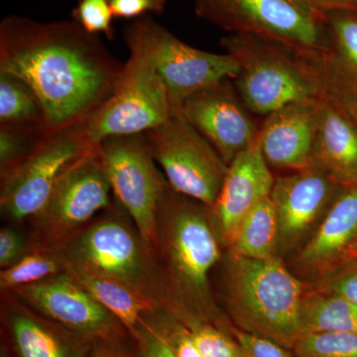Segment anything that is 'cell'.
<instances>
[{"instance_id": "cell-27", "label": "cell", "mask_w": 357, "mask_h": 357, "mask_svg": "<svg viewBox=\"0 0 357 357\" xmlns=\"http://www.w3.org/2000/svg\"><path fill=\"white\" fill-rule=\"evenodd\" d=\"M292 351L295 357H357V333H307Z\"/></svg>"}, {"instance_id": "cell-22", "label": "cell", "mask_w": 357, "mask_h": 357, "mask_svg": "<svg viewBox=\"0 0 357 357\" xmlns=\"http://www.w3.org/2000/svg\"><path fill=\"white\" fill-rule=\"evenodd\" d=\"M328 51L319 60L345 84L357 91V11L335 10L323 14Z\"/></svg>"}, {"instance_id": "cell-32", "label": "cell", "mask_w": 357, "mask_h": 357, "mask_svg": "<svg viewBox=\"0 0 357 357\" xmlns=\"http://www.w3.org/2000/svg\"><path fill=\"white\" fill-rule=\"evenodd\" d=\"M155 318L165 333L167 340L175 357H203L199 352L191 331L182 321L169 314L162 307L154 310Z\"/></svg>"}, {"instance_id": "cell-9", "label": "cell", "mask_w": 357, "mask_h": 357, "mask_svg": "<svg viewBox=\"0 0 357 357\" xmlns=\"http://www.w3.org/2000/svg\"><path fill=\"white\" fill-rule=\"evenodd\" d=\"M112 194L96 145L63 174L43 208L28 222L33 249L69 241L112 206Z\"/></svg>"}, {"instance_id": "cell-1", "label": "cell", "mask_w": 357, "mask_h": 357, "mask_svg": "<svg viewBox=\"0 0 357 357\" xmlns=\"http://www.w3.org/2000/svg\"><path fill=\"white\" fill-rule=\"evenodd\" d=\"M122 69L98 35L75 20L9 15L0 22V72L33 89L49 133L86 121L114 93Z\"/></svg>"}, {"instance_id": "cell-36", "label": "cell", "mask_w": 357, "mask_h": 357, "mask_svg": "<svg viewBox=\"0 0 357 357\" xmlns=\"http://www.w3.org/2000/svg\"><path fill=\"white\" fill-rule=\"evenodd\" d=\"M166 4V0H110L114 17L123 20L140 18L149 13H163Z\"/></svg>"}, {"instance_id": "cell-33", "label": "cell", "mask_w": 357, "mask_h": 357, "mask_svg": "<svg viewBox=\"0 0 357 357\" xmlns=\"http://www.w3.org/2000/svg\"><path fill=\"white\" fill-rule=\"evenodd\" d=\"M229 333L238 344L243 357H295L292 351L269 338L244 332L234 326Z\"/></svg>"}, {"instance_id": "cell-19", "label": "cell", "mask_w": 357, "mask_h": 357, "mask_svg": "<svg viewBox=\"0 0 357 357\" xmlns=\"http://www.w3.org/2000/svg\"><path fill=\"white\" fill-rule=\"evenodd\" d=\"M314 159L338 185H357V124L328 96L319 105Z\"/></svg>"}, {"instance_id": "cell-34", "label": "cell", "mask_w": 357, "mask_h": 357, "mask_svg": "<svg viewBox=\"0 0 357 357\" xmlns=\"http://www.w3.org/2000/svg\"><path fill=\"white\" fill-rule=\"evenodd\" d=\"M33 250L31 241L13 227L0 229V267L6 269L20 261Z\"/></svg>"}, {"instance_id": "cell-21", "label": "cell", "mask_w": 357, "mask_h": 357, "mask_svg": "<svg viewBox=\"0 0 357 357\" xmlns=\"http://www.w3.org/2000/svg\"><path fill=\"white\" fill-rule=\"evenodd\" d=\"M63 261L66 273L72 276L91 297L114 314L130 337H133L137 331L144 314L160 307L119 282L91 271L65 258H63Z\"/></svg>"}, {"instance_id": "cell-3", "label": "cell", "mask_w": 357, "mask_h": 357, "mask_svg": "<svg viewBox=\"0 0 357 357\" xmlns=\"http://www.w3.org/2000/svg\"><path fill=\"white\" fill-rule=\"evenodd\" d=\"M227 284L234 326L292 351L302 337L304 286L280 260L248 259L230 253Z\"/></svg>"}, {"instance_id": "cell-18", "label": "cell", "mask_w": 357, "mask_h": 357, "mask_svg": "<svg viewBox=\"0 0 357 357\" xmlns=\"http://www.w3.org/2000/svg\"><path fill=\"white\" fill-rule=\"evenodd\" d=\"M4 318L15 357L89 356L93 342L45 318L15 298L7 301Z\"/></svg>"}, {"instance_id": "cell-12", "label": "cell", "mask_w": 357, "mask_h": 357, "mask_svg": "<svg viewBox=\"0 0 357 357\" xmlns=\"http://www.w3.org/2000/svg\"><path fill=\"white\" fill-rule=\"evenodd\" d=\"M141 40L165 84L173 114L187 98L225 79H236L238 62L229 54L208 53L184 43L151 16L137 18L128 26Z\"/></svg>"}, {"instance_id": "cell-14", "label": "cell", "mask_w": 357, "mask_h": 357, "mask_svg": "<svg viewBox=\"0 0 357 357\" xmlns=\"http://www.w3.org/2000/svg\"><path fill=\"white\" fill-rule=\"evenodd\" d=\"M178 112L211 143L227 165L255 142L259 131L230 79L194 93Z\"/></svg>"}, {"instance_id": "cell-38", "label": "cell", "mask_w": 357, "mask_h": 357, "mask_svg": "<svg viewBox=\"0 0 357 357\" xmlns=\"http://www.w3.org/2000/svg\"><path fill=\"white\" fill-rule=\"evenodd\" d=\"M289 1L319 15L335 10L357 11V0H289Z\"/></svg>"}, {"instance_id": "cell-8", "label": "cell", "mask_w": 357, "mask_h": 357, "mask_svg": "<svg viewBox=\"0 0 357 357\" xmlns=\"http://www.w3.org/2000/svg\"><path fill=\"white\" fill-rule=\"evenodd\" d=\"M96 146L84 122L45 135L27 158L0 175L1 217L29 222L43 208L63 174Z\"/></svg>"}, {"instance_id": "cell-29", "label": "cell", "mask_w": 357, "mask_h": 357, "mask_svg": "<svg viewBox=\"0 0 357 357\" xmlns=\"http://www.w3.org/2000/svg\"><path fill=\"white\" fill-rule=\"evenodd\" d=\"M44 136L0 126V175L27 158Z\"/></svg>"}, {"instance_id": "cell-24", "label": "cell", "mask_w": 357, "mask_h": 357, "mask_svg": "<svg viewBox=\"0 0 357 357\" xmlns=\"http://www.w3.org/2000/svg\"><path fill=\"white\" fill-rule=\"evenodd\" d=\"M0 126L38 136L49 134L39 98L20 77L0 72Z\"/></svg>"}, {"instance_id": "cell-39", "label": "cell", "mask_w": 357, "mask_h": 357, "mask_svg": "<svg viewBox=\"0 0 357 357\" xmlns=\"http://www.w3.org/2000/svg\"><path fill=\"white\" fill-rule=\"evenodd\" d=\"M330 289L335 295L342 296L357 306V269L338 276L331 284Z\"/></svg>"}, {"instance_id": "cell-13", "label": "cell", "mask_w": 357, "mask_h": 357, "mask_svg": "<svg viewBox=\"0 0 357 357\" xmlns=\"http://www.w3.org/2000/svg\"><path fill=\"white\" fill-rule=\"evenodd\" d=\"M8 294L26 307L89 342L129 335L114 314L66 272L14 289Z\"/></svg>"}, {"instance_id": "cell-10", "label": "cell", "mask_w": 357, "mask_h": 357, "mask_svg": "<svg viewBox=\"0 0 357 357\" xmlns=\"http://www.w3.org/2000/svg\"><path fill=\"white\" fill-rule=\"evenodd\" d=\"M98 149L115 201L153 251L159 203L169 184L146 134L109 136L100 141Z\"/></svg>"}, {"instance_id": "cell-15", "label": "cell", "mask_w": 357, "mask_h": 357, "mask_svg": "<svg viewBox=\"0 0 357 357\" xmlns=\"http://www.w3.org/2000/svg\"><path fill=\"white\" fill-rule=\"evenodd\" d=\"M275 178L263 156L257 138L230 162L229 170L211 208V222L218 238L229 244L244 217L269 198Z\"/></svg>"}, {"instance_id": "cell-2", "label": "cell", "mask_w": 357, "mask_h": 357, "mask_svg": "<svg viewBox=\"0 0 357 357\" xmlns=\"http://www.w3.org/2000/svg\"><path fill=\"white\" fill-rule=\"evenodd\" d=\"M211 208L169 185L157 213L153 255L163 309L185 326L208 323L229 331L211 298L210 275L220 258Z\"/></svg>"}, {"instance_id": "cell-6", "label": "cell", "mask_w": 357, "mask_h": 357, "mask_svg": "<svg viewBox=\"0 0 357 357\" xmlns=\"http://www.w3.org/2000/svg\"><path fill=\"white\" fill-rule=\"evenodd\" d=\"M129 58L114 93L84 122L91 144L109 136L145 133L168 121L173 112L165 84L141 40L124 32Z\"/></svg>"}, {"instance_id": "cell-35", "label": "cell", "mask_w": 357, "mask_h": 357, "mask_svg": "<svg viewBox=\"0 0 357 357\" xmlns=\"http://www.w3.org/2000/svg\"><path fill=\"white\" fill-rule=\"evenodd\" d=\"M319 79L325 89L326 96L342 105L357 124V91L349 88L332 73L319 70Z\"/></svg>"}, {"instance_id": "cell-30", "label": "cell", "mask_w": 357, "mask_h": 357, "mask_svg": "<svg viewBox=\"0 0 357 357\" xmlns=\"http://www.w3.org/2000/svg\"><path fill=\"white\" fill-rule=\"evenodd\" d=\"M72 17L89 34H103L109 40L114 37L110 0H79Z\"/></svg>"}, {"instance_id": "cell-37", "label": "cell", "mask_w": 357, "mask_h": 357, "mask_svg": "<svg viewBox=\"0 0 357 357\" xmlns=\"http://www.w3.org/2000/svg\"><path fill=\"white\" fill-rule=\"evenodd\" d=\"M128 337L96 340L91 345L89 357H138L136 344L132 347L128 342Z\"/></svg>"}, {"instance_id": "cell-20", "label": "cell", "mask_w": 357, "mask_h": 357, "mask_svg": "<svg viewBox=\"0 0 357 357\" xmlns=\"http://www.w3.org/2000/svg\"><path fill=\"white\" fill-rule=\"evenodd\" d=\"M303 248L299 261L312 270H324L347 256L357 243V185L344 187Z\"/></svg>"}, {"instance_id": "cell-16", "label": "cell", "mask_w": 357, "mask_h": 357, "mask_svg": "<svg viewBox=\"0 0 357 357\" xmlns=\"http://www.w3.org/2000/svg\"><path fill=\"white\" fill-rule=\"evenodd\" d=\"M323 98L296 102L268 114L257 140L268 165L298 172L314 166L319 105Z\"/></svg>"}, {"instance_id": "cell-5", "label": "cell", "mask_w": 357, "mask_h": 357, "mask_svg": "<svg viewBox=\"0 0 357 357\" xmlns=\"http://www.w3.org/2000/svg\"><path fill=\"white\" fill-rule=\"evenodd\" d=\"M53 249L65 259L119 282L163 307L153 251L115 199L100 217Z\"/></svg>"}, {"instance_id": "cell-7", "label": "cell", "mask_w": 357, "mask_h": 357, "mask_svg": "<svg viewBox=\"0 0 357 357\" xmlns=\"http://www.w3.org/2000/svg\"><path fill=\"white\" fill-rule=\"evenodd\" d=\"M195 13L231 34L302 52L328 51L323 15L289 0H194Z\"/></svg>"}, {"instance_id": "cell-17", "label": "cell", "mask_w": 357, "mask_h": 357, "mask_svg": "<svg viewBox=\"0 0 357 357\" xmlns=\"http://www.w3.org/2000/svg\"><path fill=\"white\" fill-rule=\"evenodd\" d=\"M337 184L318 167L275 178L270 199L279 225V244L295 243L330 203Z\"/></svg>"}, {"instance_id": "cell-26", "label": "cell", "mask_w": 357, "mask_h": 357, "mask_svg": "<svg viewBox=\"0 0 357 357\" xmlns=\"http://www.w3.org/2000/svg\"><path fill=\"white\" fill-rule=\"evenodd\" d=\"M62 256L55 249L34 248L20 261L0 271V289L9 293L14 289L37 283L64 273Z\"/></svg>"}, {"instance_id": "cell-41", "label": "cell", "mask_w": 357, "mask_h": 357, "mask_svg": "<svg viewBox=\"0 0 357 357\" xmlns=\"http://www.w3.org/2000/svg\"><path fill=\"white\" fill-rule=\"evenodd\" d=\"M0 357H11L10 352L8 351V347L6 344H1L0 347Z\"/></svg>"}, {"instance_id": "cell-23", "label": "cell", "mask_w": 357, "mask_h": 357, "mask_svg": "<svg viewBox=\"0 0 357 357\" xmlns=\"http://www.w3.org/2000/svg\"><path fill=\"white\" fill-rule=\"evenodd\" d=\"M278 245V220L269 197L256 204L244 217L229 246L231 255L267 260L276 257Z\"/></svg>"}, {"instance_id": "cell-4", "label": "cell", "mask_w": 357, "mask_h": 357, "mask_svg": "<svg viewBox=\"0 0 357 357\" xmlns=\"http://www.w3.org/2000/svg\"><path fill=\"white\" fill-rule=\"evenodd\" d=\"M220 44L238 62L234 86L251 114L267 116L293 103L326 98L304 52L250 35L230 34Z\"/></svg>"}, {"instance_id": "cell-40", "label": "cell", "mask_w": 357, "mask_h": 357, "mask_svg": "<svg viewBox=\"0 0 357 357\" xmlns=\"http://www.w3.org/2000/svg\"><path fill=\"white\" fill-rule=\"evenodd\" d=\"M345 257L351 258V259L357 262V243L352 246Z\"/></svg>"}, {"instance_id": "cell-28", "label": "cell", "mask_w": 357, "mask_h": 357, "mask_svg": "<svg viewBox=\"0 0 357 357\" xmlns=\"http://www.w3.org/2000/svg\"><path fill=\"white\" fill-rule=\"evenodd\" d=\"M203 357H243L234 337L213 324L188 326Z\"/></svg>"}, {"instance_id": "cell-31", "label": "cell", "mask_w": 357, "mask_h": 357, "mask_svg": "<svg viewBox=\"0 0 357 357\" xmlns=\"http://www.w3.org/2000/svg\"><path fill=\"white\" fill-rule=\"evenodd\" d=\"M154 310L144 314L137 331L131 337L136 344L137 356L175 357L165 333L155 318Z\"/></svg>"}, {"instance_id": "cell-11", "label": "cell", "mask_w": 357, "mask_h": 357, "mask_svg": "<svg viewBox=\"0 0 357 357\" xmlns=\"http://www.w3.org/2000/svg\"><path fill=\"white\" fill-rule=\"evenodd\" d=\"M145 134L174 191L211 208L229 170L217 150L181 112Z\"/></svg>"}, {"instance_id": "cell-25", "label": "cell", "mask_w": 357, "mask_h": 357, "mask_svg": "<svg viewBox=\"0 0 357 357\" xmlns=\"http://www.w3.org/2000/svg\"><path fill=\"white\" fill-rule=\"evenodd\" d=\"M302 335L307 333H357V306L342 296H305L301 309Z\"/></svg>"}]
</instances>
